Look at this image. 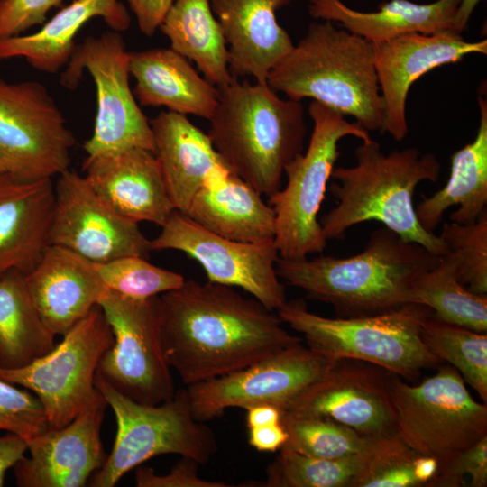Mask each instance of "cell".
Wrapping results in <instances>:
<instances>
[{"instance_id":"cell-15","label":"cell","mask_w":487,"mask_h":487,"mask_svg":"<svg viewBox=\"0 0 487 487\" xmlns=\"http://www.w3.org/2000/svg\"><path fill=\"white\" fill-rule=\"evenodd\" d=\"M151 250H176L197 261L208 281L238 287L271 310L285 302L276 271L280 258L274 242L248 244L217 235L175 210L151 240Z\"/></svg>"},{"instance_id":"cell-11","label":"cell","mask_w":487,"mask_h":487,"mask_svg":"<svg viewBox=\"0 0 487 487\" xmlns=\"http://www.w3.org/2000/svg\"><path fill=\"white\" fill-rule=\"evenodd\" d=\"M128 54L120 32L87 36L76 48L60 76V84L78 87L83 70L93 78L96 115L92 136L85 142L87 156L140 147L154 152L150 121L140 108L129 84Z\"/></svg>"},{"instance_id":"cell-29","label":"cell","mask_w":487,"mask_h":487,"mask_svg":"<svg viewBox=\"0 0 487 487\" xmlns=\"http://www.w3.org/2000/svg\"><path fill=\"white\" fill-rule=\"evenodd\" d=\"M480 123L474 139L451 156L450 177L446 185L415 207L421 226L433 233L444 213L458 206L450 215L451 222L474 223L487 204V101L478 96Z\"/></svg>"},{"instance_id":"cell-4","label":"cell","mask_w":487,"mask_h":487,"mask_svg":"<svg viewBox=\"0 0 487 487\" xmlns=\"http://www.w3.org/2000/svg\"><path fill=\"white\" fill-rule=\"evenodd\" d=\"M208 135L225 165L261 195L280 189L285 167L302 153L307 133L301 101L268 84L233 78L216 87Z\"/></svg>"},{"instance_id":"cell-6","label":"cell","mask_w":487,"mask_h":487,"mask_svg":"<svg viewBox=\"0 0 487 487\" xmlns=\"http://www.w3.org/2000/svg\"><path fill=\"white\" fill-rule=\"evenodd\" d=\"M276 312L284 324L303 335L308 347L335 360L368 363L409 381L441 363L421 337V324L433 311L420 304L371 316L330 318L308 311L296 299L286 301Z\"/></svg>"},{"instance_id":"cell-32","label":"cell","mask_w":487,"mask_h":487,"mask_svg":"<svg viewBox=\"0 0 487 487\" xmlns=\"http://www.w3.org/2000/svg\"><path fill=\"white\" fill-rule=\"evenodd\" d=\"M409 303L420 304L445 323L487 333V295L471 292L459 280L458 259L451 253L414 280Z\"/></svg>"},{"instance_id":"cell-20","label":"cell","mask_w":487,"mask_h":487,"mask_svg":"<svg viewBox=\"0 0 487 487\" xmlns=\"http://www.w3.org/2000/svg\"><path fill=\"white\" fill-rule=\"evenodd\" d=\"M82 169L94 191L128 220L161 227L175 211L156 156L147 149L87 156Z\"/></svg>"},{"instance_id":"cell-45","label":"cell","mask_w":487,"mask_h":487,"mask_svg":"<svg viewBox=\"0 0 487 487\" xmlns=\"http://www.w3.org/2000/svg\"><path fill=\"white\" fill-rule=\"evenodd\" d=\"M28 451V443L19 436L8 434L0 436V487L4 485L5 473L22 459Z\"/></svg>"},{"instance_id":"cell-41","label":"cell","mask_w":487,"mask_h":487,"mask_svg":"<svg viewBox=\"0 0 487 487\" xmlns=\"http://www.w3.org/2000/svg\"><path fill=\"white\" fill-rule=\"evenodd\" d=\"M63 0H0V40L19 36L35 25H43L46 15Z\"/></svg>"},{"instance_id":"cell-26","label":"cell","mask_w":487,"mask_h":487,"mask_svg":"<svg viewBox=\"0 0 487 487\" xmlns=\"http://www.w3.org/2000/svg\"><path fill=\"white\" fill-rule=\"evenodd\" d=\"M262 196L229 172L200 188L185 215L208 231L233 241L274 242L275 214Z\"/></svg>"},{"instance_id":"cell-36","label":"cell","mask_w":487,"mask_h":487,"mask_svg":"<svg viewBox=\"0 0 487 487\" xmlns=\"http://www.w3.org/2000/svg\"><path fill=\"white\" fill-rule=\"evenodd\" d=\"M417 455L397 432L372 437L352 487H420L414 474Z\"/></svg>"},{"instance_id":"cell-48","label":"cell","mask_w":487,"mask_h":487,"mask_svg":"<svg viewBox=\"0 0 487 487\" xmlns=\"http://www.w3.org/2000/svg\"><path fill=\"white\" fill-rule=\"evenodd\" d=\"M481 1L482 0H461L452 20L450 30L462 34L467 28L473 12Z\"/></svg>"},{"instance_id":"cell-12","label":"cell","mask_w":487,"mask_h":487,"mask_svg":"<svg viewBox=\"0 0 487 487\" xmlns=\"http://www.w3.org/2000/svg\"><path fill=\"white\" fill-rule=\"evenodd\" d=\"M44 355L18 369L0 368V379L32 391L41 400L49 427L69 424L95 394L103 354L114 343L112 329L97 304Z\"/></svg>"},{"instance_id":"cell-33","label":"cell","mask_w":487,"mask_h":487,"mask_svg":"<svg viewBox=\"0 0 487 487\" xmlns=\"http://www.w3.org/2000/svg\"><path fill=\"white\" fill-rule=\"evenodd\" d=\"M420 333L438 360L456 369L487 403V333L445 323L433 315L422 322Z\"/></svg>"},{"instance_id":"cell-27","label":"cell","mask_w":487,"mask_h":487,"mask_svg":"<svg viewBox=\"0 0 487 487\" xmlns=\"http://www.w3.org/2000/svg\"><path fill=\"white\" fill-rule=\"evenodd\" d=\"M96 17L118 32L131 24L125 5L118 0H73L45 22L40 31L0 40V61L24 58L37 70L56 73L69 62L78 31Z\"/></svg>"},{"instance_id":"cell-30","label":"cell","mask_w":487,"mask_h":487,"mask_svg":"<svg viewBox=\"0 0 487 487\" xmlns=\"http://www.w3.org/2000/svg\"><path fill=\"white\" fill-rule=\"evenodd\" d=\"M170 48L193 60L204 78L216 87L234 77L228 67V49L210 0H175L160 28Z\"/></svg>"},{"instance_id":"cell-19","label":"cell","mask_w":487,"mask_h":487,"mask_svg":"<svg viewBox=\"0 0 487 487\" xmlns=\"http://www.w3.org/2000/svg\"><path fill=\"white\" fill-rule=\"evenodd\" d=\"M391 373L368 363L339 360L287 412L326 417L365 437L395 433Z\"/></svg>"},{"instance_id":"cell-5","label":"cell","mask_w":487,"mask_h":487,"mask_svg":"<svg viewBox=\"0 0 487 487\" xmlns=\"http://www.w3.org/2000/svg\"><path fill=\"white\" fill-rule=\"evenodd\" d=\"M267 84L288 98H311L381 133L385 109L372 43L330 21L313 22L270 72Z\"/></svg>"},{"instance_id":"cell-39","label":"cell","mask_w":487,"mask_h":487,"mask_svg":"<svg viewBox=\"0 0 487 487\" xmlns=\"http://www.w3.org/2000/svg\"><path fill=\"white\" fill-rule=\"evenodd\" d=\"M49 428L45 409L33 393L0 379V430L30 442Z\"/></svg>"},{"instance_id":"cell-3","label":"cell","mask_w":487,"mask_h":487,"mask_svg":"<svg viewBox=\"0 0 487 487\" xmlns=\"http://www.w3.org/2000/svg\"><path fill=\"white\" fill-rule=\"evenodd\" d=\"M356 164L334 168L329 190L335 207L320 219L327 240L342 239L352 226L375 220L406 242H415L436 255L447 253L440 236L426 231L413 205L416 188L422 181H437L441 164L435 154L418 148L393 150L386 154L370 139L354 151Z\"/></svg>"},{"instance_id":"cell-28","label":"cell","mask_w":487,"mask_h":487,"mask_svg":"<svg viewBox=\"0 0 487 487\" xmlns=\"http://www.w3.org/2000/svg\"><path fill=\"white\" fill-rule=\"evenodd\" d=\"M460 2L436 0L418 4L390 0L376 11L362 12L341 0H308V8L313 18L337 23L346 31L377 43L409 32L433 33L450 29Z\"/></svg>"},{"instance_id":"cell-21","label":"cell","mask_w":487,"mask_h":487,"mask_svg":"<svg viewBox=\"0 0 487 487\" xmlns=\"http://www.w3.org/2000/svg\"><path fill=\"white\" fill-rule=\"evenodd\" d=\"M292 0H210L228 49V67L234 78L252 77L267 84L271 70L293 49L276 11Z\"/></svg>"},{"instance_id":"cell-2","label":"cell","mask_w":487,"mask_h":487,"mask_svg":"<svg viewBox=\"0 0 487 487\" xmlns=\"http://www.w3.org/2000/svg\"><path fill=\"white\" fill-rule=\"evenodd\" d=\"M439 256L382 226L371 234L358 254L298 260L280 257L276 271L280 279L303 289L308 298L332 305L341 317H353L409 304L414 280L433 268Z\"/></svg>"},{"instance_id":"cell-46","label":"cell","mask_w":487,"mask_h":487,"mask_svg":"<svg viewBox=\"0 0 487 487\" xmlns=\"http://www.w3.org/2000/svg\"><path fill=\"white\" fill-rule=\"evenodd\" d=\"M245 409L248 428L281 423L282 412L274 406L261 404Z\"/></svg>"},{"instance_id":"cell-7","label":"cell","mask_w":487,"mask_h":487,"mask_svg":"<svg viewBox=\"0 0 487 487\" xmlns=\"http://www.w3.org/2000/svg\"><path fill=\"white\" fill-rule=\"evenodd\" d=\"M95 386L112 408L116 435L103 466L89 480L92 487H114L131 470L161 455H179L207 464L218 450L215 432L195 418L186 389L161 403L137 402L96 373Z\"/></svg>"},{"instance_id":"cell-22","label":"cell","mask_w":487,"mask_h":487,"mask_svg":"<svg viewBox=\"0 0 487 487\" xmlns=\"http://www.w3.org/2000/svg\"><path fill=\"white\" fill-rule=\"evenodd\" d=\"M25 280L41 319L55 335H64L83 319L107 289L96 263L54 244Z\"/></svg>"},{"instance_id":"cell-14","label":"cell","mask_w":487,"mask_h":487,"mask_svg":"<svg viewBox=\"0 0 487 487\" xmlns=\"http://www.w3.org/2000/svg\"><path fill=\"white\" fill-rule=\"evenodd\" d=\"M338 361L293 345L244 369L187 386L192 413L205 422L229 408L267 404L283 414Z\"/></svg>"},{"instance_id":"cell-42","label":"cell","mask_w":487,"mask_h":487,"mask_svg":"<svg viewBox=\"0 0 487 487\" xmlns=\"http://www.w3.org/2000/svg\"><path fill=\"white\" fill-rule=\"evenodd\" d=\"M199 464L186 456L164 474L160 475L151 467L138 466L135 470V484L137 487H231L224 482L208 481L198 474Z\"/></svg>"},{"instance_id":"cell-1","label":"cell","mask_w":487,"mask_h":487,"mask_svg":"<svg viewBox=\"0 0 487 487\" xmlns=\"http://www.w3.org/2000/svg\"><path fill=\"white\" fill-rule=\"evenodd\" d=\"M160 299L164 354L187 386L244 369L302 343L283 326L276 311L230 286L185 280Z\"/></svg>"},{"instance_id":"cell-43","label":"cell","mask_w":487,"mask_h":487,"mask_svg":"<svg viewBox=\"0 0 487 487\" xmlns=\"http://www.w3.org/2000/svg\"><path fill=\"white\" fill-rule=\"evenodd\" d=\"M142 33L152 36L160 28L174 0H127Z\"/></svg>"},{"instance_id":"cell-44","label":"cell","mask_w":487,"mask_h":487,"mask_svg":"<svg viewBox=\"0 0 487 487\" xmlns=\"http://www.w3.org/2000/svg\"><path fill=\"white\" fill-rule=\"evenodd\" d=\"M287 440L288 433L281 423L248 428V443L260 452L279 451Z\"/></svg>"},{"instance_id":"cell-10","label":"cell","mask_w":487,"mask_h":487,"mask_svg":"<svg viewBox=\"0 0 487 487\" xmlns=\"http://www.w3.org/2000/svg\"><path fill=\"white\" fill-rule=\"evenodd\" d=\"M97 304L114 343L96 373L137 402L155 405L171 399L176 390L162 346L160 295L134 299L107 289Z\"/></svg>"},{"instance_id":"cell-35","label":"cell","mask_w":487,"mask_h":487,"mask_svg":"<svg viewBox=\"0 0 487 487\" xmlns=\"http://www.w3.org/2000/svg\"><path fill=\"white\" fill-rule=\"evenodd\" d=\"M281 424L288 433L283 446L319 458H341L366 451L372 437L323 416L289 411Z\"/></svg>"},{"instance_id":"cell-16","label":"cell","mask_w":487,"mask_h":487,"mask_svg":"<svg viewBox=\"0 0 487 487\" xmlns=\"http://www.w3.org/2000/svg\"><path fill=\"white\" fill-rule=\"evenodd\" d=\"M50 244L67 248L94 263L125 256L147 258L151 240L138 223L114 211L77 172L58 176Z\"/></svg>"},{"instance_id":"cell-37","label":"cell","mask_w":487,"mask_h":487,"mask_svg":"<svg viewBox=\"0 0 487 487\" xmlns=\"http://www.w3.org/2000/svg\"><path fill=\"white\" fill-rule=\"evenodd\" d=\"M106 287L126 297L146 299L179 288L185 278L150 263L141 256H125L96 263Z\"/></svg>"},{"instance_id":"cell-23","label":"cell","mask_w":487,"mask_h":487,"mask_svg":"<svg viewBox=\"0 0 487 487\" xmlns=\"http://www.w3.org/2000/svg\"><path fill=\"white\" fill-rule=\"evenodd\" d=\"M55 207L52 179L25 180L0 172V278L28 274L50 244Z\"/></svg>"},{"instance_id":"cell-25","label":"cell","mask_w":487,"mask_h":487,"mask_svg":"<svg viewBox=\"0 0 487 487\" xmlns=\"http://www.w3.org/2000/svg\"><path fill=\"white\" fill-rule=\"evenodd\" d=\"M128 65L136 81L133 94L142 106H165L207 120L212 117L218 102L217 87L171 48L129 51Z\"/></svg>"},{"instance_id":"cell-31","label":"cell","mask_w":487,"mask_h":487,"mask_svg":"<svg viewBox=\"0 0 487 487\" xmlns=\"http://www.w3.org/2000/svg\"><path fill=\"white\" fill-rule=\"evenodd\" d=\"M55 336L34 305L25 275L13 271L0 278V368L27 365L54 347Z\"/></svg>"},{"instance_id":"cell-47","label":"cell","mask_w":487,"mask_h":487,"mask_svg":"<svg viewBox=\"0 0 487 487\" xmlns=\"http://www.w3.org/2000/svg\"><path fill=\"white\" fill-rule=\"evenodd\" d=\"M438 469L439 464L432 456L418 455L414 460V474L420 487L427 486L437 473Z\"/></svg>"},{"instance_id":"cell-18","label":"cell","mask_w":487,"mask_h":487,"mask_svg":"<svg viewBox=\"0 0 487 487\" xmlns=\"http://www.w3.org/2000/svg\"><path fill=\"white\" fill-rule=\"evenodd\" d=\"M108 406L96 389L87 406L66 426L48 428L28 442L30 456L14 465L20 487H82L106 459L100 430Z\"/></svg>"},{"instance_id":"cell-9","label":"cell","mask_w":487,"mask_h":487,"mask_svg":"<svg viewBox=\"0 0 487 487\" xmlns=\"http://www.w3.org/2000/svg\"><path fill=\"white\" fill-rule=\"evenodd\" d=\"M389 392L396 431L418 455L436 458L439 468L487 436V405L477 402L451 365L418 385L391 373Z\"/></svg>"},{"instance_id":"cell-49","label":"cell","mask_w":487,"mask_h":487,"mask_svg":"<svg viewBox=\"0 0 487 487\" xmlns=\"http://www.w3.org/2000/svg\"><path fill=\"white\" fill-rule=\"evenodd\" d=\"M0 172H5L1 165H0Z\"/></svg>"},{"instance_id":"cell-34","label":"cell","mask_w":487,"mask_h":487,"mask_svg":"<svg viewBox=\"0 0 487 487\" xmlns=\"http://www.w3.org/2000/svg\"><path fill=\"white\" fill-rule=\"evenodd\" d=\"M367 450L345 457L327 459L306 455L282 446L268 465L265 481L257 486L352 487L363 468Z\"/></svg>"},{"instance_id":"cell-17","label":"cell","mask_w":487,"mask_h":487,"mask_svg":"<svg viewBox=\"0 0 487 487\" xmlns=\"http://www.w3.org/2000/svg\"><path fill=\"white\" fill-rule=\"evenodd\" d=\"M373 60L385 115L381 133L400 142L408 133L406 100L413 83L440 66L470 54H486L487 40L467 41L450 29L409 32L372 43Z\"/></svg>"},{"instance_id":"cell-24","label":"cell","mask_w":487,"mask_h":487,"mask_svg":"<svg viewBox=\"0 0 487 487\" xmlns=\"http://www.w3.org/2000/svg\"><path fill=\"white\" fill-rule=\"evenodd\" d=\"M154 154L175 210L186 214L196 193L231 170L208 134L185 115L161 112L150 120Z\"/></svg>"},{"instance_id":"cell-40","label":"cell","mask_w":487,"mask_h":487,"mask_svg":"<svg viewBox=\"0 0 487 487\" xmlns=\"http://www.w3.org/2000/svg\"><path fill=\"white\" fill-rule=\"evenodd\" d=\"M465 474L471 476V487L487 486V436L455 455L426 487L464 486Z\"/></svg>"},{"instance_id":"cell-8","label":"cell","mask_w":487,"mask_h":487,"mask_svg":"<svg viewBox=\"0 0 487 487\" xmlns=\"http://www.w3.org/2000/svg\"><path fill=\"white\" fill-rule=\"evenodd\" d=\"M308 115L313 121L308 146L285 167L286 186L269 196L275 214L274 243L284 259H302L324 251L327 239L317 216L340 156L338 143L345 136L362 142L372 139L356 122L317 101L310 102Z\"/></svg>"},{"instance_id":"cell-38","label":"cell","mask_w":487,"mask_h":487,"mask_svg":"<svg viewBox=\"0 0 487 487\" xmlns=\"http://www.w3.org/2000/svg\"><path fill=\"white\" fill-rule=\"evenodd\" d=\"M440 238L458 259L459 280L477 295L487 293V212L473 224L446 222Z\"/></svg>"},{"instance_id":"cell-13","label":"cell","mask_w":487,"mask_h":487,"mask_svg":"<svg viewBox=\"0 0 487 487\" xmlns=\"http://www.w3.org/2000/svg\"><path fill=\"white\" fill-rule=\"evenodd\" d=\"M76 142L44 85L0 78V165L5 172L25 180L59 176L69 170Z\"/></svg>"}]
</instances>
